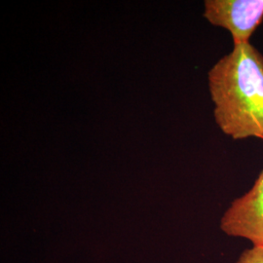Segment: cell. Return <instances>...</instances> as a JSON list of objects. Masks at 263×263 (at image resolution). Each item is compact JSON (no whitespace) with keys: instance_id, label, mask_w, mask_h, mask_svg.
I'll use <instances>...</instances> for the list:
<instances>
[{"instance_id":"cell-1","label":"cell","mask_w":263,"mask_h":263,"mask_svg":"<svg viewBox=\"0 0 263 263\" xmlns=\"http://www.w3.org/2000/svg\"><path fill=\"white\" fill-rule=\"evenodd\" d=\"M216 125L235 141L263 140V55L250 42L234 45L208 72Z\"/></svg>"},{"instance_id":"cell-2","label":"cell","mask_w":263,"mask_h":263,"mask_svg":"<svg viewBox=\"0 0 263 263\" xmlns=\"http://www.w3.org/2000/svg\"><path fill=\"white\" fill-rule=\"evenodd\" d=\"M204 7V18L228 30L234 45L250 42L263 21V0H207Z\"/></svg>"},{"instance_id":"cell-3","label":"cell","mask_w":263,"mask_h":263,"mask_svg":"<svg viewBox=\"0 0 263 263\" xmlns=\"http://www.w3.org/2000/svg\"><path fill=\"white\" fill-rule=\"evenodd\" d=\"M221 230L231 237L263 246V170L243 196L235 199L220 220Z\"/></svg>"},{"instance_id":"cell-4","label":"cell","mask_w":263,"mask_h":263,"mask_svg":"<svg viewBox=\"0 0 263 263\" xmlns=\"http://www.w3.org/2000/svg\"><path fill=\"white\" fill-rule=\"evenodd\" d=\"M236 263H263V246H253L245 250Z\"/></svg>"}]
</instances>
